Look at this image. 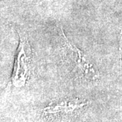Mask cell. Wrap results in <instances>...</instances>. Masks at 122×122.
<instances>
[{
	"mask_svg": "<svg viewBox=\"0 0 122 122\" xmlns=\"http://www.w3.org/2000/svg\"><path fill=\"white\" fill-rule=\"evenodd\" d=\"M20 46L18 48L17 59L14 66L12 81L15 86H20L24 85L26 80V72L28 71L29 57L27 56L26 51L29 49V44L25 37L20 36Z\"/></svg>",
	"mask_w": 122,
	"mask_h": 122,
	"instance_id": "1",
	"label": "cell"
},
{
	"mask_svg": "<svg viewBox=\"0 0 122 122\" xmlns=\"http://www.w3.org/2000/svg\"><path fill=\"white\" fill-rule=\"evenodd\" d=\"M65 38L66 39V48L70 54L73 55L72 60L75 61V66L78 67V69H79L81 71H82L85 76L95 78L96 77V71L93 69L91 65L86 61V58L81 55V53L78 49L71 43H70L69 40H67L65 36Z\"/></svg>",
	"mask_w": 122,
	"mask_h": 122,
	"instance_id": "2",
	"label": "cell"
}]
</instances>
